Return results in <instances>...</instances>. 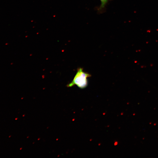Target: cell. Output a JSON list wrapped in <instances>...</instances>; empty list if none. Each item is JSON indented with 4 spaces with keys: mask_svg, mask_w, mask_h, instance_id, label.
I'll return each instance as SVG.
<instances>
[{
    "mask_svg": "<svg viewBox=\"0 0 158 158\" xmlns=\"http://www.w3.org/2000/svg\"><path fill=\"white\" fill-rule=\"evenodd\" d=\"M101 4L97 8L98 13H102L105 11L106 6L109 0H100Z\"/></svg>",
    "mask_w": 158,
    "mask_h": 158,
    "instance_id": "cell-2",
    "label": "cell"
},
{
    "mask_svg": "<svg viewBox=\"0 0 158 158\" xmlns=\"http://www.w3.org/2000/svg\"><path fill=\"white\" fill-rule=\"evenodd\" d=\"M89 73L85 72L83 68H78L72 82L67 85V87H72L76 85L79 88L84 89L88 85L87 78L90 76Z\"/></svg>",
    "mask_w": 158,
    "mask_h": 158,
    "instance_id": "cell-1",
    "label": "cell"
}]
</instances>
